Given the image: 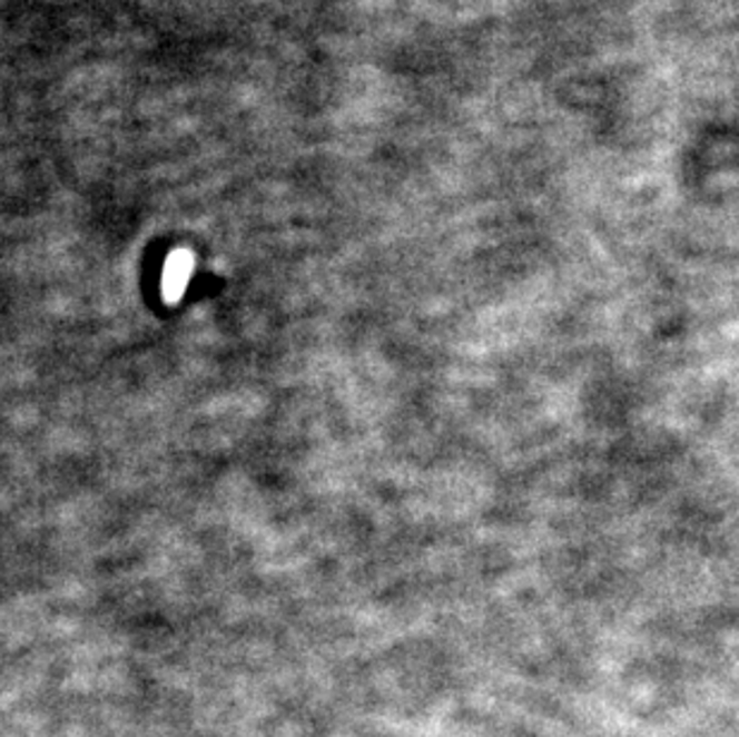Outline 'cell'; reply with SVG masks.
Listing matches in <instances>:
<instances>
[{
  "mask_svg": "<svg viewBox=\"0 0 739 737\" xmlns=\"http://www.w3.org/2000/svg\"><path fill=\"white\" fill-rule=\"evenodd\" d=\"M195 274V256L187 249H178L170 254V259L164 266V281H160V291L168 302H178Z\"/></svg>",
  "mask_w": 739,
  "mask_h": 737,
  "instance_id": "6da1fadb",
  "label": "cell"
}]
</instances>
